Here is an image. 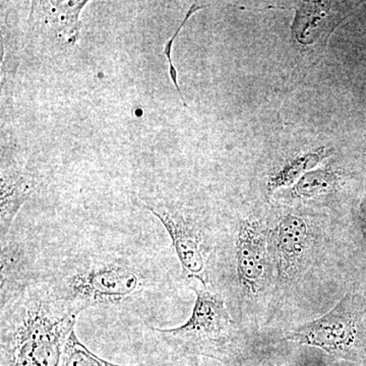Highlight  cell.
<instances>
[{
	"label": "cell",
	"instance_id": "obj_1",
	"mask_svg": "<svg viewBox=\"0 0 366 366\" xmlns=\"http://www.w3.org/2000/svg\"><path fill=\"white\" fill-rule=\"evenodd\" d=\"M74 315L94 307L122 308L159 286V274L139 255L98 252L76 255L45 280Z\"/></svg>",
	"mask_w": 366,
	"mask_h": 366
},
{
	"label": "cell",
	"instance_id": "obj_2",
	"mask_svg": "<svg viewBox=\"0 0 366 366\" xmlns=\"http://www.w3.org/2000/svg\"><path fill=\"white\" fill-rule=\"evenodd\" d=\"M76 320L48 282L29 286L1 307V366H60Z\"/></svg>",
	"mask_w": 366,
	"mask_h": 366
},
{
	"label": "cell",
	"instance_id": "obj_3",
	"mask_svg": "<svg viewBox=\"0 0 366 366\" xmlns=\"http://www.w3.org/2000/svg\"><path fill=\"white\" fill-rule=\"evenodd\" d=\"M194 290L196 302L184 324L170 329L152 330L166 345L179 352L227 361L233 354L236 332L225 300L204 286H194Z\"/></svg>",
	"mask_w": 366,
	"mask_h": 366
},
{
	"label": "cell",
	"instance_id": "obj_4",
	"mask_svg": "<svg viewBox=\"0 0 366 366\" xmlns=\"http://www.w3.org/2000/svg\"><path fill=\"white\" fill-rule=\"evenodd\" d=\"M280 341L317 347L337 357L366 363V301L350 291L327 314L297 327Z\"/></svg>",
	"mask_w": 366,
	"mask_h": 366
},
{
	"label": "cell",
	"instance_id": "obj_5",
	"mask_svg": "<svg viewBox=\"0 0 366 366\" xmlns=\"http://www.w3.org/2000/svg\"><path fill=\"white\" fill-rule=\"evenodd\" d=\"M143 206L157 217L169 234L183 273L207 287L209 271L202 249L203 237L197 225L183 215L182 211L167 204L143 203Z\"/></svg>",
	"mask_w": 366,
	"mask_h": 366
},
{
	"label": "cell",
	"instance_id": "obj_6",
	"mask_svg": "<svg viewBox=\"0 0 366 366\" xmlns=\"http://www.w3.org/2000/svg\"><path fill=\"white\" fill-rule=\"evenodd\" d=\"M236 274L242 290L257 295L266 281V232L257 221L240 223L235 242Z\"/></svg>",
	"mask_w": 366,
	"mask_h": 366
},
{
	"label": "cell",
	"instance_id": "obj_7",
	"mask_svg": "<svg viewBox=\"0 0 366 366\" xmlns=\"http://www.w3.org/2000/svg\"><path fill=\"white\" fill-rule=\"evenodd\" d=\"M338 2H300L296 7L292 33L301 45H312L317 41L327 39L347 14L340 11Z\"/></svg>",
	"mask_w": 366,
	"mask_h": 366
},
{
	"label": "cell",
	"instance_id": "obj_8",
	"mask_svg": "<svg viewBox=\"0 0 366 366\" xmlns=\"http://www.w3.org/2000/svg\"><path fill=\"white\" fill-rule=\"evenodd\" d=\"M37 178L32 173L16 168H2L0 175V233L1 242L9 237V230L21 207L38 189Z\"/></svg>",
	"mask_w": 366,
	"mask_h": 366
},
{
	"label": "cell",
	"instance_id": "obj_9",
	"mask_svg": "<svg viewBox=\"0 0 366 366\" xmlns=\"http://www.w3.org/2000/svg\"><path fill=\"white\" fill-rule=\"evenodd\" d=\"M274 237L279 273L290 278L307 250V224L301 217L285 216L277 226Z\"/></svg>",
	"mask_w": 366,
	"mask_h": 366
},
{
	"label": "cell",
	"instance_id": "obj_10",
	"mask_svg": "<svg viewBox=\"0 0 366 366\" xmlns=\"http://www.w3.org/2000/svg\"><path fill=\"white\" fill-rule=\"evenodd\" d=\"M39 281L34 276L29 249L1 242V307Z\"/></svg>",
	"mask_w": 366,
	"mask_h": 366
},
{
	"label": "cell",
	"instance_id": "obj_11",
	"mask_svg": "<svg viewBox=\"0 0 366 366\" xmlns=\"http://www.w3.org/2000/svg\"><path fill=\"white\" fill-rule=\"evenodd\" d=\"M326 156L325 149H320L317 152L305 154L289 161L276 175L271 178L269 182V189L274 190L280 187H289L298 182L305 173H307V170L315 167Z\"/></svg>",
	"mask_w": 366,
	"mask_h": 366
},
{
	"label": "cell",
	"instance_id": "obj_12",
	"mask_svg": "<svg viewBox=\"0 0 366 366\" xmlns=\"http://www.w3.org/2000/svg\"><path fill=\"white\" fill-rule=\"evenodd\" d=\"M338 177L330 169H317L305 173L296 182L293 194L300 199H312L333 192Z\"/></svg>",
	"mask_w": 366,
	"mask_h": 366
},
{
	"label": "cell",
	"instance_id": "obj_13",
	"mask_svg": "<svg viewBox=\"0 0 366 366\" xmlns=\"http://www.w3.org/2000/svg\"><path fill=\"white\" fill-rule=\"evenodd\" d=\"M60 366H148L115 365L109 361L99 357L92 352L78 338L76 331L72 332L62 356Z\"/></svg>",
	"mask_w": 366,
	"mask_h": 366
},
{
	"label": "cell",
	"instance_id": "obj_14",
	"mask_svg": "<svg viewBox=\"0 0 366 366\" xmlns=\"http://www.w3.org/2000/svg\"><path fill=\"white\" fill-rule=\"evenodd\" d=\"M206 6H197V4H192V6L189 7V11H187V14H185L184 20H183L182 23L180 24L179 26L175 31V33L171 36L169 40L166 41L165 45H164V54L167 57L168 64H169V74L171 81H172L173 85L175 86V89H177L178 92V95H179L180 99H182L183 106L187 107V102H185V99L183 97L182 92L180 90V86L178 85L177 81V71L175 69L174 64H173L172 59H171V50H172L173 43H174V40L177 39L178 34H179L180 31L183 26H184L187 21H189L190 16H192L196 11H201V9H206Z\"/></svg>",
	"mask_w": 366,
	"mask_h": 366
}]
</instances>
